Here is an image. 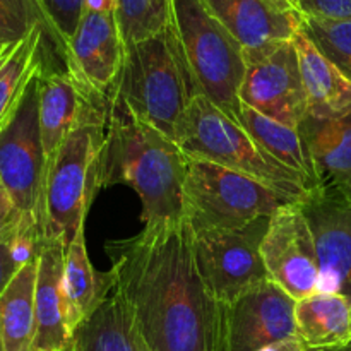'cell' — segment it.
I'll list each match as a JSON object with an SVG mask.
<instances>
[{"mask_svg": "<svg viewBox=\"0 0 351 351\" xmlns=\"http://www.w3.org/2000/svg\"><path fill=\"white\" fill-rule=\"evenodd\" d=\"M112 295L153 351H218L219 305L201 280L185 219L144 225L108 245Z\"/></svg>", "mask_w": 351, "mask_h": 351, "instance_id": "1", "label": "cell"}, {"mask_svg": "<svg viewBox=\"0 0 351 351\" xmlns=\"http://www.w3.org/2000/svg\"><path fill=\"white\" fill-rule=\"evenodd\" d=\"M189 158L156 127L110 106L99 165V187L127 185L141 201V221L184 219Z\"/></svg>", "mask_w": 351, "mask_h": 351, "instance_id": "2", "label": "cell"}, {"mask_svg": "<svg viewBox=\"0 0 351 351\" xmlns=\"http://www.w3.org/2000/svg\"><path fill=\"white\" fill-rule=\"evenodd\" d=\"M199 95L171 23L161 33L125 47L122 72L110 106L125 110L175 139L178 122Z\"/></svg>", "mask_w": 351, "mask_h": 351, "instance_id": "3", "label": "cell"}, {"mask_svg": "<svg viewBox=\"0 0 351 351\" xmlns=\"http://www.w3.org/2000/svg\"><path fill=\"white\" fill-rule=\"evenodd\" d=\"M108 106L91 105L48 161L38 233L67 247L84 232V221L99 191V165Z\"/></svg>", "mask_w": 351, "mask_h": 351, "instance_id": "4", "label": "cell"}, {"mask_svg": "<svg viewBox=\"0 0 351 351\" xmlns=\"http://www.w3.org/2000/svg\"><path fill=\"white\" fill-rule=\"evenodd\" d=\"M175 141L189 160L219 165L298 201L312 192L302 175L267 154L242 123L202 95L185 110L175 129Z\"/></svg>", "mask_w": 351, "mask_h": 351, "instance_id": "5", "label": "cell"}, {"mask_svg": "<svg viewBox=\"0 0 351 351\" xmlns=\"http://www.w3.org/2000/svg\"><path fill=\"white\" fill-rule=\"evenodd\" d=\"M173 26L199 93L239 122L245 50L204 0H173Z\"/></svg>", "mask_w": 351, "mask_h": 351, "instance_id": "6", "label": "cell"}, {"mask_svg": "<svg viewBox=\"0 0 351 351\" xmlns=\"http://www.w3.org/2000/svg\"><path fill=\"white\" fill-rule=\"evenodd\" d=\"M300 202L267 185L208 161L189 160L184 219L194 233L237 230Z\"/></svg>", "mask_w": 351, "mask_h": 351, "instance_id": "7", "label": "cell"}, {"mask_svg": "<svg viewBox=\"0 0 351 351\" xmlns=\"http://www.w3.org/2000/svg\"><path fill=\"white\" fill-rule=\"evenodd\" d=\"M271 218H261L243 228L194 233V256L206 290L218 305L271 280L264 266L263 243Z\"/></svg>", "mask_w": 351, "mask_h": 351, "instance_id": "8", "label": "cell"}, {"mask_svg": "<svg viewBox=\"0 0 351 351\" xmlns=\"http://www.w3.org/2000/svg\"><path fill=\"white\" fill-rule=\"evenodd\" d=\"M125 58L115 0H88L65 50V71L96 101L110 106Z\"/></svg>", "mask_w": 351, "mask_h": 351, "instance_id": "9", "label": "cell"}, {"mask_svg": "<svg viewBox=\"0 0 351 351\" xmlns=\"http://www.w3.org/2000/svg\"><path fill=\"white\" fill-rule=\"evenodd\" d=\"M38 75L14 119L0 132V180L16 208L36 223V228L48 168L38 117Z\"/></svg>", "mask_w": 351, "mask_h": 351, "instance_id": "10", "label": "cell"}, {"mask_svg": "<svg viewBox=\"0 0 351 351\" xmlns=\"http://www.w3.org/2000/svg\"><path fill=\"white\" fill-rule=\"evenodd\" d=\"M240 103L283 125L298 129L307 117V96L293 40L245 53Z\"/></svg>", "mask_w": 351, "mask_h": 351, "instance_id": "11", "label": "cell"}, {"mask_svg": "<svg viewBox=\"0 0 351 351\" xmlns=\"http://www.w3.org/2000/svg\"><path fill=\"white\" fill-rule=\"evenodd\" d=\"M297 300L266 280L230 304L219 305L218 351H259L297 338Z\"/></svg>", "mask_w": 351, "mask_h": 351, "instance_id": "12", "label": "cell"}, {"mask_svg": "<svg viewBox=\"0 0 351 351\" xmlns=\"http://www.w3.org/2000/svg\"><path fill=\"white\" fill-rule=\"evenodd\" d=\"M261 254L271 280L293 300H304L321 291L314 233L300 202L285 206L271 216Z\"/></svg>", "mask_w": 351, "mask_h": 351, "instance_id": "13", "label": "cell"}, {"mask_svg": "<svg viewBox=\"0 0 351 351\" xmlns=\"http://www.w3.org/2000/svg\"><path fill=\"white\" fill-rule=\"evenodd\" d=\"M300 208L314 233L321 291L343 295L351 304V204L332 189L319 187Z\"/></svg>", "mask_w": 351, "mask_h": 351, "instance_id": "14", "label": "cell"}, {"mask_svg": "<svg viewBox=\"0 0 351 351\" xmlns=\"http://www.w3.org/2000/svg\"><path fill=\"white\" fill-rule=\"evenodd\" d=\"M245 53L291 41L304 16L287 0H204Z\"/></svg>", "mask_w": 351, "mask_h": 351, "instance_id": "15", "label": "cell"}, {"mask_svg": "<svg viewBox=\"0 0 351 351\" xmlns=\"http://www.w3.org/2000/svg\"><path fill=\"white\" fill-rule=\"evenodd\" d=\"M64 257L65 245L60 239L40 240L33 351H74V336L65 315Z\"/></svg>", "mask_w": 351, "mask_h": 351, "instance_id": "16", "label": "cell"}, {"mask_svg": "<svg viewBox=\"0 0 351 351\" xmlns=\"http://www.w3.org/2000/svg\"><path fill=\"white\" fill-rule=\"evenodd\" d=\"M91 105L106 103L86 95L67 71H47L45 64L38 75V117L47 161L53 158Z\"/></svg>", "mask_w": 351, "mask_h": 351, "instance_id": "17", "label": "cell"}, {"mask_svg": "<svg viewBox=\"0 0 351 351\" xmlns=\"http://www.w3.org/2000/svg\"><path fill=\"white\" fill-rule=\"evenodd\" d=\"M298 134L314 161L321 187L332 189L351 204V113L339 119L307 115Z\"/></svg>", "mask_w": 351, "mask_h": 351, "instance_id": "18", "label": "cell"}, {"mask_svg": "<svg viewBox=\"0 0 351 351\" xmlns=\"http://www.w3.org/2000/svg\"><path fill=\"white\" fill-rule=\"evenodd\" d=\"M307 96V115L339 119L351 113V81L317 50L304 31L293 38Z\"/></svg>", "mask_w": 351, "mask_h": 351, "instance_id": "19", "label": "cell"}, {"mask_svg": "<svg viewBox=\"0 0 351 351\" xmlns=\"http://www.w3.org/2000/svg\"><path fill=\"white\" fill-rule=\"evenodd\" d=\"M64 297L67 326L72 336L88 321L99 305L112 295L110 273H98L89 261L84 232L79 233L67 247L64 257Z\"/></svg>", "mask_w": 351, "mask_h": 351, "instance_id": "20", "label": "cell"}, {"mask_svg": "<svg viewBox=\"0 0 351 351\" xmlns=\"http://www.w3.org/2000/svg\"><path fill=\"white\" fill-rule=\"evenodd\" d=\"M298 338L308 350H341L351 345V304L346 297L317 291L295 304Z\"/></svg>", "mask_w": 351, "mask_h": 351, "instance_id": "21", "label": "cell"}, {"mask_svg": "<svg viewBox=\"0 0 351 351\" xmlns=\"http://www.w3.org/2000/svg\"><path fill=\"white\" fill-rule=\"evenodd\" d=\"M47 43L45 27L36 26L0 62V132L14 119L31 82L45 67Z\"/></svg>", "mask_w": 351, "mask_h": 351, "instance_id": "22", "label": "cell"}, {"mask_svg": "<svg viewBox=\"0 0 351 351\" xmlns=\"http://www.w3.org/2000/svg\"><path fill=\"white\" fill-rule=\"evenodd\" d=\"M38 254L31 257L0 295V336L5 351H33L36 332Z\"/></svg>", "mask_w": 351, "mask_h": 351, "instance_id": "23", "label": "cell"}, {"mask_svg": "<svg viewBox=\"0 0 351 351\" xmlns=\"http://www.w3.org/2000/svg\"><path fill=\"white\" fill-rule=\"evenodd\" d=\"M74 351H153L119 297L110 295L74 332Z\"/></svg>", "mask_w": 351, "mask_h": 351, "instance_id": "24", "label": "cell"}, {"mask_svg": "<svg viewBox=\"0 0 351 351\" xmlns=\"http://www.w3.org/2000/svg\"><path fill=\"white\" fill-rule=\"evenodd\" d=\"M239 122L267 154L302 175L312 191L321 187L314 161L308 154L304 139L298 134V129H291L276 120L267 119L247 105H242L240 108Z\"/></svg>", "mask_w": 351, "mask_h": 351, "instance_id": "25", "label": "cell"}, {"mask_svg": "<svg viewBox=\"0 0 351 351\" xmlns=\"http://www.w3.org/2000/svg\"><path fill=\"white\" fill-rule=\"evenodd\" d=\"M125 47L161 33L173 23V0H115Z\"/></svg>", "mask_w": 351, "mask_h": 351, "instance_id": "26", "label": "cell"}, {"mask_svg": "<svg viewBox=\"0 0 351 351\" xmlns=\"http://www.w3.org/2000/svg\"><path fill=\"white\" fill-rule=\"evenodd\" d=\"M302 31L317 50L351 81V19L331 21L304 17Z\"/></svg>", "mask_w": 351, "mask_h": 351, "instance_id": "27", "label": "cell"}, {"mask_svg": "<svg viewBox=\"0 0 351 351\" xmlns=\"http://www.w3.org/2000/svg\"><path fill=\"white\" fill-rule=\"evenodd\" d=\"M88 0H38L45 17L47 41L64 58Z\"/></svg>", "mask_w": 351, "mask_h": 351, "instance_id": "28", "label": "cell"}, {"mask_svg": "<svg viewBox=\"0 0 351 351\" xmlns=\"http://www.w3.org/2000/svg\"><path fill=\"white\" fill-rule=\"evenodd\" d=\"M40 235L34 223H26L17 232L0 240V295L9 287L17 271L38 254Z\"/></svg>", "mask_w": 351, "mask_h": 351, "instance_id": "29", "label": "cell"}, {"mask_svg": "<svg viewBox=\"0 0 351 351\" xmlns=\"http://www.w3.org/2000/svg\"><path fill=\"white\" fill-rule=\"evenodd\" d=\"M36 26L45 27L38 0H0V45H14Z\"/></svg>", "mask_w": 351, "mask_h": 351, "instance_id": "30", "label": "cell"}, {"mask_svg": "<svg viewBox=\"0 0 351 351\" xmlns=\"http://www.w3.org/2000/svg\"><path fill=\"white\" fill-rule=\"evenodd\" d=\"M297 9L304 17L314 19H351V0H297Z\"/></svg>", "mask_w": 351, "mask_h": 351, "instance_id": "31", "label": "cell"}, {"mask_svg": "<svg viewBox=\"0 0 351 351\" xmlns=\"http://www.w3.org/2000/svg\"><path fill=\"white\" fill-rule=\"evenodd\" d=\"M26 223H34L27 219L14 204L12 197L0 180V240L9 237L10 233L17 232ZM36 225V223H34Z\"/></svg>", "mask_w": 351, "mask_h": 351, "instance_id": "32", "label": "cell"}, {"mask_svg": "<svg viewBox=\"0 0 351 351\" xmlns=\"http://www.w3.org/2000/svg\"><path fill=\"white\" fill-rule=\"evenodd\" d=\"M259 351H308V348L297 336V338H290V339H283V341L273 343V345L266 346V348Z\"/></svg>", "mask_w": 351, "mask_h": 351, "instance_id": "33", "label": "cell"}, {"mask_svg": "<svg viewBox=\"0 0 351 351\" xmlns=\"http://www.w3.org/2000/svg\"><path fill=\"white\" fill-rule=\"evenodd\" d=\"M14 45H16V43H14ZM14 45H0V62H2V58L5 57L7 53H9V50L14 47Z\"/></svg>", "mask_w": 351, "mask_h": 351, "instance_id": "34", "label": "cell"}, {"mask_svg": "<svg viewBox=\"0 0 351 351\" xmlns=\"http://www.w3.org/2000/svg\"><path fill=\"white\" fill-rule=\"evenodd\" d=\"M287 2H288V3H291V5H293L295 9H297V0H287Z\"/></svg>", "mask_w": 351, "mask_h": 351, "instance_id": "35", "label": "cell"}, {"mask_svg": "<svg viewBox=\"0 0 351 351\" xmlns=\"http://www.w3.org/2000/svg\"><path fill=\"white\" fill-rule=\"evenodd\" d=\"M332 351H351V345L346 346V348H341V350H332Z\"/></svg>", "mask_w": 351, "mask_h": 351, "instance_id": "36", "label": "cell"}, {"mask_svg": "<svg viewBox=\"0 0 351 351\" xmlns=\"http://www.w3.org/2000/svg\"><path fill=\"white\" fill-rule=\"evenodd\" d=\"M0 351H5V350H3V341H2V336H0Z\"/></svg>", "mask_w": 351, "mask_h": 351, "instance_id": "37", "label": "cell"}, {"mask_svg": "<svg viewBox=\"0 0 351 351\" xmlns=\"http://www.w3.org/2000/svg\"><path fill=\"white\" fill-rule=\"evenodd\" d=\"M308 351H326V350H308Z\"/></svg>", "mask_w": 351, "mask_h": 351, "instance_id": "38", "label": "cell"}]
</instances>
